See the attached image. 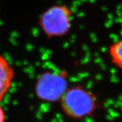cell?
<instances>
[{
    "instance_id": "cell-5",
    "label": "cell",
    "mask_w": 122,
    "mask_h": 122,
    "mask_svg": "<svg viewBox=\"0 0 122 122\" xmlns=\"http://www.w3.org/2000/svg\"><path fill=\"white\" fill-rule=\"evenodd\" d=\"M109 55L114 64L122 69V38L110 46Z\"/></svg>"
},
{
    "instance_id": "cell-1",
    "label": "cell",
    "mask_w": 122,
    "mask_h": 122,
    "mask_svg": "<svg viewBox=\"0 0 122 122\" xmlns=\"http://www.w3.org/2000/svg\"><path fill=\"white\" fill-rule=\"evenodd\" d=\"M61 102L65 114L75 119L90 115L96 108L95 97L90 92L80 86L67 89L61 98Z\"/></svg>"
},
{
    "instance_id": "cell-4",
    "label": "cell",
    "mask_w": 122,
    "mask_h": 122,
    "mask_svg": "<svg viewBox=\"0 0 122 122\" xmlns=\"http://www.w3.org/2000/svg\"><path fill=\"white\" fill-rule=\"evenodd\" d=\"M14 77V71L8 60L0 55V101L9 91Z\"/></svg>"
},
{
    "instance_id": "cell-3",
    "label": "cell",
    "mask_w": 122,
    "mask_h": 122,
    "mask_svg": "<svg viewBox=\"0 0 122 122\" xmlns=\"http://www.w3.org/2000/svg\"><path fill=\"white\" fill-rule=\"evenodd\" d=\"M67 89L65 75L52 71H47L41 75L35 85L37 97L48 102L60 100Z\"/></svg>"
},
{
    "instance_id": "cell-6",
    "label": "cell",
    "mask_w": 122,
    "mask_h": 122,
    "mask_svg": "<svg viewBox=\"0 0 122 122\" xmlns=\"http://www.w3.org/2000/svg\"><path fill=\"white\" fill-rule=\"evenodd\" d=\"M5 114L2 107L0 105V122H5Z\"/></svg>"
},
{
    "instance_id": "cell-2",
    "label": "cell",
    "mask_w": 122,
    "mask_h": 122,
    "mask_svg": "<svg viewBox=\"0 0 122 122\" xmlns=\"http://www.w3.org/2000/svg\"><path fill=\"white\" fill-rule=\"evenodd\" d=\"M71 18V10L68 7L57 5L44 12L39 19V25L48 37H58L69 31Z\"/></svg>"
}]
</instances>
